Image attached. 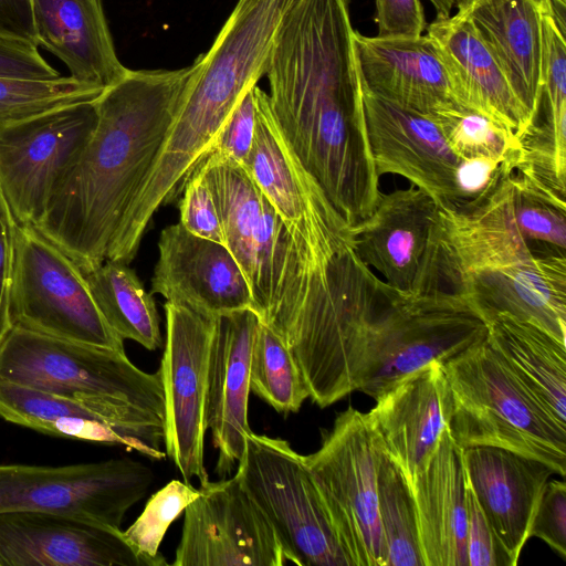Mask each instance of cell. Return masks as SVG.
<instances>
[{
	"label": "cell",
	"instance_id": "obj_1",
	"mask_svg": "<svg viewBox=\"0 0 566 566\" xmlns=\"http://www.w3.org/2000/svg\"><path fill=\"white\" fill-rule=\"evenodd\" d=\"M350 0H293L265 74L274 119L305 169L349 226L379 196L364 115Z\"/></svg>",
	"mask_w": 566,
	"mask_h": 566
},
{
	"label": "cell",
	"instance_id": "obj_2",
	"mask_svg": "<svg viewBox=\"0 0 566 566\" xmlns=\"http://www.w3.org/2000/svg\"><path fill=\"white\" fill-rule=\"evenodd\" d=\"M190 72L128 69L94 101L95 128L34 226L82 272L106 261Z\"/></svg>",
	"mask_w": 566,
	"mask_h": 566
},
{
	"label": "cell",
	"instance_id": "obj_3",
	"mask_svg": "<svg viewBox=\"0 0 566 566\" xmlns=\"http://www.w3.org/2000/svg\"><path fill=\"white\" fill-rule=\"evenodd\" d=\"M411 290L463 295L485 323L510 314L566 345V254L522 234L506 164L478 197L437 201Z\"/></svg>",
	"mask_w": 566,
	"mask_h": 566
},
{
	"label": "cell",
	"instance_id": "obj_4",
	"mask_svg": "<svg viewBox=\"0 0 566 566\" xmlns=\"http://www.w3.org/2000/svg\"><path fill=\"white\" fill-rule=\"evenodd\" d=\"M293 0H238L211 48L191 64L155 168L189 177L241 98L264 76L280 23Z\"/></svg>",
	"mask_w": 566,
	"mask_h": 566
},
{
	"label": "cell",
	"instance_id": "obj_5",
	"mask_svg": "<svg viewBox=\"0 0 566 566\" xmlns=\"http://www.w3.org/2000/svg\"><path fill=\"white\" fill-rule=\"evenodd\" d=\"M199 166L213 193L226 245L249 283L252 310L283 336L331 261H321L290 233L242 166L214 151Z\"/></svg>",
	"mask_w": 566,
	"mask_h": 566
},
{
	"label": "cell",
	"instance_id": "obj_6",
	"mask_svg": "<svg viewBox=\"0 0 566 566\" xmlns=\"http://www.w3.org/2000/svg\"><path fill=\"white\" fill-rule=\"evenodd\" d=\"M0 379L81 401L126 421L165 426L160 369L143 371L125 350L14 325L0 343Z\"/></svg>",
	"mask_w": 566,
	"mask_h": 566
},
{
	"label": "cell",
	"instance_id": "obj_7",
	"mask_svg": "<svg viewBox=\"0 0 566 566\" xmlns=\"http://www.w3.org/2000/svg\"><path fill=\"white\" fill-rule=\"evenodd\" d=\"M452 391L449 431L460 448L489 446L566 473V427L531 395L488 338L447 360Z\"/></svg>",
	"mask_w": 566,
	"mask_h": 566
},
{
	"label": "cell",
	"instance_id": "obj_8",
	"mask_svg": "<svg viewBox=\"0 0 566 566\" xmlns=\"http://www.w3.org/2000/svg\"><path fill=\"white\" fill-rule=\"evenodd\" d=\"M486 336V323L465 296L389 285L359 342L355 391L376 399L408 374L444 364Z\"/></svg>",
	"mask_w": 566,
	"mask_h": 566
},
{
	"label": "cell",
	"instance_id": "obj_9",
	"mask_svg": "<svg viewBox=\"0 0 566 566\" xmlns=\"http://www.w3.org/2000/svg\"><path fill=\"white\" fill-rule=\"evenodd\" d=\"M382 449L367 413L348 407L303 455L350 566H387L377 499Z\"/></svg>",
	"mask_w": 566,
	"mask_h": 566
},
{
	"label": "cell",
	"instance_id": "obj_10",
	"mask_svg": "<svg viewBox=\"0 0 566 566\" xmlns=\"http://www.w3.org/2000/svg\"><path fill=\"white\" fill-rule=\"evenodd\" d=\"M297 566H350L303 455L281 439L247 434L237 472Z\"/></svg>",
	"mask_w": 566,
	"mask_h": 566
},
{
	"label": "cell",
	"instance_id": "obj_11",
	"mask_svg": "<svg viewBox=\"0 0 566 566\" xmlns=\"http://www.w3.org/2000/svg\"><path fill=\"white\" fill-rule=\"evenodd\" d=\"M11 317L13 326L125 350L124 340L107 324L78 265L29 223H18Z\"/></svg>",
	"mask_w": 566,
	"mask_h": 566
},
{
	"label": "cell",
	"instance_id": "obj_12",
	"mask_svg": "<svg viewBox=\"0 0 566 566\" xmlns=\"http://www.w3.org/2000/svg\"><path fill=\"white\" fill-rule=\"evenodd\" d=\"M155 479L148 465L130 458L61 467L0 464V512H46L120 530Z\"/></svg>",
	"mask_w": 566,
	"mask_h": 566
},
{
	"label": "cell",
	"instance_id": "obj_13",
	"mask_svg": "<svg viewBox=\"0 0 566 566\" xmlns=\"http://www.w3.org/2000/svg\"><path fill=\"white\" fill-rule=\"evenodd\" d=\"M255 133L243 168L286 229L323 262L354 249L350 226L305 169L281 133L268 93L258 85Z\"/></svg>",
	"mask_w": 566,
	"mask_h": 566
},
{
	"label": "cell",
	"instance_id": "obj_14",
	"mask_svg": "<svg viewBox=\"0 0 566 566\" xmlns=\"http://www.w3.org/2000/svg\"><path fill=\"white\" fill-rule=\"evenodd\" d=\"M97 119L94 102L0 127V187L19 224L35 226Z\"/></svg>",
	"mask_w": 566,
	"mask_h": 566
},
{
	"label": "cell",
	"instance_id": "obj_15",
	"mask_svg": "<svg viewBox=\"0 0 566 566\" xmlns=\"http://www.w3.org/2000/svg\"><path fill=\"white\" fill-rule=\"evenodd\" d=\"M166 343L160 363L165 397V451L190 483L209 481L203 462L206 401L214 316L166 302Z\"/></svg>",
	"mask_w": 566,
	"mask_h": 566
},
{
	"label": "cell",
	"instance_id": "obj_16",
	"mask_svg": "<svg viewBox=\"0 0 566 566\" xmlns=\"http://www.w3.org/2000/svg\"><path fill=\"white\" fill-rule=\"evenodd\" d=\"M174 566L295 565L238 475L200 485L185 509Z\"/></svg>",
	"mask_w": 566,
	"mask_h": 566
},
{
	"label": "cell",
	"instance_id": "obj_17",
	"mask_svg": "<svg viewBox=\"0 0 566 566\" xmlns=\"http://www.w3.org/2000/svg\"><path fill=\"white\" fill-rule=\"evenodd\" d=\"M364 115L377 174L399 175L436 201H464L459 169L462 160L437 124L424 114L400 106L364 88Z\"/></svg>",
	"mask_w": 566,
	"mask_h": 566
},
{
	"label": "cell",
	"instance_id": "obj_18",
	"mask_svg": "<svg viewBox=\"0 0 566 566\" xmlns=\"http://www.w3.org/2000/svg\"><path fill=\"white\" fill-rule=\"evenodd\" d=\"M0 566H147L122 530L39 511L0 512Z\"/></svg>",
	"mask_w": 566,
	"mask_h": 566
},
{
	"label": "cell",
	"instance_id": "obj_19",
	"mask_svg": "<svg viewBox=\"0 0 566 566\" xmlns=\"http://www.w3.org/2000/svg\"><path fill=\"white\" fill-rule=\"evenodd\" d=\"M158 251L150 294L214 317L252 308L249 283L224 244L176 223L161 231Z\"/></svg>",
	"mask_w": 566,
	"mask_h": 566
},
{
	"label": "cell",
	"instance_id": "obj_20",
	"mask_svg": "<svg viewBox=\"0 0 566 566\" xmlns=\"http://www.w3.org/2000/svg\"><path fill=\"white\" fill-rule=\"evenodd\" d=\"M367 417L384 450L410 483L436 449L452 415V391L440 361L408 374L376 399Z\"/></svg>",
	"mask_w": 566,
	"mask_h": 566
},
{
	"label": "cell",
	"instance_id": "obj_21",
	"mask_svg": "<svg viewBox=\"0 0 566 566\" xmlns=\"http://www.w3.org/2000/svg\"><path fill=\"white\" fill-rule=\"evenodd\" d=\"M259 316L245 308L216 316L211 343L206 426L218 450L216 471L231 474L243 453L248 421L250 359Z\"/></svg>",
	"mask_w": 566,
	"mask_h": 566
},
{
	"label": "cell",
	"instance_id": "obj_22",
	"mask_svg": "<svg viewBox=\"0 0 566 566\" xmlns=\"http://www.w3.org/2000/svg\"><path fill=\"white\" fill-rule=\"evenodd\" d=\"M470 484L499 541L516 565L545 485L555 474L546 463L489 446L462 449Z\"/></svg>",
	"mask_w": 566,
	"mask_h": 566
},
{
	"label": "cell",
	"instance_id": "obj_23",
	"mask_svg": "<svg viewBox=\"0 0 566 566\" xmlns=\"http://www.w3.org/2000/svg\"><path fill=\"white\" fill-rule=\"evenodd\" d=\"M354 45L361 86L370 93L428 116L459 105L448 70L427 34L379 39L355 30Z\"/></svg>",
	"mask_w": 566,
	"mask_h": 566
},
{
	"label": "cell",
	"instance_id": "obj_24",
	"mask_svg": "<svg viewBox=\"0 0 566 566\" xmlns=\"http://www.w3.org/2000/svg\"><path fill=\"white\" fill-rule=\"evenodd\" d=\"M426 31L448 70L458 104L504 126L520 140L533 122L471 22L455 13L437 18Z\"/></svg>",
	"mask_w": 566,
	"mask_h": 566
},
{
	"label": "cell",
	"instance_id": "obj_25",
	"mask_svg": "<svg viewBox=\"0 0 566 566\" xmlns=\"http://www.w3.org/2000/svg\"><path fill=\"white\" fill-rule=\"evenodd\" d=\"M436 208V199L411 184L406 189L381 192L373 211L350 226L354 251L388 285L411 290Z\"/></svg>",
	"mask_w": 566,
	"mask_h": 566
},
{
	"label": "cell",
	"instance_id": "obj_26",
	"mask_svg": "<svg viewBox=\"0 0 566 566\" xmlns=\"http://www.w3.org/2000/svg\"><path fill=\"white\" fill-rule=\"evenodd\" d=\"M409 486L424 566H468L467 478L449 427Z\"/></svg>",
	"mask_w": 566,
	"mask_h": 566
},
{
	"label": "cell",
	"instance_id": "obj_27",
	"mask_svg": "<svg viewBox=\"0 0 566 566\" xmlns=\"http://www.w3.org/2000/svg\"><path fill=\"white\" fill-rule=\"evenodd\" d=\"M544 0H459L468 19L496 59L533 125L542 102V8Z\"/></svg>",
	"mask_w": 566,
	"mask_h": 566
},
{
	"label": "cell",
	"instance_id": "obj_28",
	"mask_svg": "<svg viewBox=\"0 0 566 566\" xmlns=\"http://www.w3.org/2000/svg\"><path fill=\"white\" fill-rule=\"evenodd\" d=\"M35 44L70 75L106 88L127 72L119 61L102 0H31Z\"/></svg>",
	"mask_w": 566,
	"mask_h": 566
},
{
	"label": "cell",
	"instance_id": "obj_29",
	"mask_svg": "<svg viewBox=\"0 0 566 566\" xmlns=\"http://www.w3.org/2000/svg\"><path fill=\"white\" fill-rule=\"evenodd\" d=\"M488 342L531 395L566 427V345L510 314L486 322Z\"/></svg>",
	"mask_w": 566,
	"mask_h": 566
},
{
	"label": "cell",
	"instance_id": "obj_30",
	"mask_svg": "<svg viewBox=\"0 0 566 566\" xmlns=\"http://www.w3.org/2000/svg\"><path fill=\"white\" fill-rule=\"evenodd\" d=\"M0 417L11 423L49 434L60 418H88L105 421L140 441L150 459L167 457L161 449L165 427L156 423H136L99 411L81 401L11 380L0 379Z\"/></svg>",
	"mask_w": 566,
	"mask_h": 566
},
{
	"label": "cell",
	"instance_id": "obj_31",
	"mask_svg": "<svg viewBox=\"0 0 566 566\" xmlns=\"http://www.w3.org/2000/svg\"><path fill=\"white\" fill-rule=\"evenodd\" d=\"M83 274L101 313L123 340L149 350L163 346L156 303L127 263L106 260Z\"/></svg>",
	"mask_w": 566,
	"mask_h": 566
},
{
	"label": "cell",
	"instance_id": "obj_32",
	"mask_svg": "<svg viewBox=\"0 0 566 566\" xmlns=\"http://www.w3.org/2000/svg\"><path fill=\"white\" fill-rule=\"evenodd\" d=\"M377 499L387 566H424L409 483L384 449L378 465Z\"/></svg>",
	"mask_w": 566,
	"mask_h": 566
},
{
	"label": "cell",
	"instance_id": "obj_33",
	"mask_svg": "<svg viewBox=\"0 0 566 566\" xmlns=\"http://www.w3.org/2000/svg\"><path fill=\"white\" fill-rule=\"evenodd\" d=\"M249 380L250 391L279 412H297L310 398L291 349L261 321L253 340Z\"/></svg>",
	"mask_w": 566,
	"mask_h": 566
},
{
	"label": "cell",
	"instance_id": "obj_34",
	"mask_svg": "<svg viewBox=\"0 0 566 566\" xmlns=\"http://www.w3.org/2000/svg\"><path fill=\"white\" fill-rule=\"evenodd\" d=\"M429 117L461 160L484 159L502 164L518 157V138L504 126L478 112L453 105Z\"/></svg>",
	"mask_w": 566,
	"mask_h": 566
},
{
	"label": "cell",
	"instance_id": "obj_35",
	"mask_svg": "<svg viewBox=\"0 0 566 566\" xmlns=\"http://www.w3.org/2000/svg\"><path fill=\"white\" fill-rule=\"evenodd\" d=\"M104 90L71 75L52 80L0 77V127L65 106L94 102Z\"/></svg>",
	"mask_w": 566,
	"mask_h": 566
},
{
	"label": "cell",
	"instance_id": "obj_36",
	"mask_svg": "<svg viewBox=\"0 0 566 566\" xmlns=\"http://www.w3.org/2000/svg\"><path fill=\"white\" fill-rule=\"evenodd\" d=\"M509 168L522 234L528 241L566 251L565 196L521 167L509 164Z\"/></svg>",
	"mask_w": 566,
	"mask_h": 566
},
{
	"label": "cell",
	"instance_id": "obj_37",
	"mask_svg": "<svg viewBox=\"0 0 566 566\" xmlns=\"http://www.w3.org/2000/svg\"><path fill=\"white\" fill-rule=\"evenodd\" d=\"M198 495L199 489L191 483L172 480L153 494L136 521L122 531L127 544L147 566L168 565L159 546L168 527Z\"/></svg>",
	"mask_w": 566,
	"mask_h": 566
},
{
	"label": "cell",
	"instance_id": "obj_38",
	"mask_svg": "<svg viewBox=\"0 0 566 566\" xmlns=\"http://www.w3.org/2000/svg\"><path fill=\"white\" fill-rule=\"evenodd\" d=\"M179 211V223L187 231L226 245L220 213L200 166L190 175L184 186Z\"/></svg>",
	"mask_w": 566,
	"mask_h": 566
},
{
	"label": "cell",
	"instance_id": "obj_39",
	"mask_svg": "<svg viewBox=\"0 0 566 566\" xmlns=\"http://www.w3.org/2000/svg\"><path fill=\"white\" fill-rule=\"evenodd\" d=\"M465 548L468 566H515L490 525L468 480Z\"/></svg>",
	"mask_w": 566,
	"mask_h": 566
},
{
	"label": "cell",
	"instance_id": "obj_40",
	"mask_svg": "<svg viewBox=\"0 0 566 566\" xmlns=\"http://www.w3.org/2000/svg\"><path fill=\"white\" fill-rule=\"evenodd\" d=\"M531 536L538 537L566 558V484L564 480H548L538 502L531 527Z\"/></svg>",
	"mask_w": 566,
	"mask_h": 566
},
{
	"label": "cell",
	"instance_id": "obj_41",
	"mask_svg": "<svg viewBox=\"0 0 566 566\" xmlns=\"http://www.w3.org/2000/svg\"><path fill=\"white\" fill-rule=\"evenodd\" d=\"M254 87L238 103L211 150L240 166L249 156L255 133Z\"/></svg>",
	"mask_w": 566,
	"mask_h": 566
},
{
	"label": "cell",
	"instance_id": "obj_42",
	"mask_svg": "<svg viewBox=\"0 0 566 566\" xmlns=\"http://www.w3.org/2000/svg\"><path fill=\"white\" fill-rule=\"evenodd\" d=\"M60 76L34 42L0 34V77L52 80Z\"/></svg>",
	"mask_w": 566,
	"mask_h": 566
},
{
	"label": "cell",
	"instance_id": "obj_43",
	"mask_svg": "<svg viewBox=\"0 0 566 566\" xmlns=\"http://www.w3.org/2000/svg\"><path fill=\"white\" fill-rule=\"evenodd\" d=\"M18 222L0 187V343L12 328L11 290Z\"/></svg>",
	"mask_w": 566,
	"mask_h": 566
},
{
	"label": "cell",
	"instance_id": "obj_44",
	"mask_svg": "<svg viewBox=\"0 0 566 566\" xmlns=\"http://www.w3.org/2000/svg\"><path fill=\"white\" fill-rule=\"evenodd\" d=\"M379 39H413L427 29L420 0H375Z\"/></svg>",
	"mask_w": 566,
	"mask_h": 566
},
{
	"label": "cell",
	"instance_id": "obj_45",
	"mask_svg": "<svg viewBox=\"0 0 566 566\" xmlns=\"http://www.w3.org/2000/svg\"><path fill=\"white\" fill-rule=\"evenodd\" d=\"M0 34L35 43L31 0H0Z\"/></svg>",
	"mask_w": 566,
	"mask_h": 566
},
{
	"label": "cell",
	"instance_id": "obj_46",
	"mask_svg": "<svg viewBox=\"0 0 566 566\" xmlns=\"http://www.w3.org/2000/svg\"><path fill=\"white\" fill-rule=\"evenodd\" d=\"M437 11V18L444 19L451 15V10L459 0H430Z\"/></svg>",
	"mask_w": 566,
	"mask_h": 566
}]
</instances>
